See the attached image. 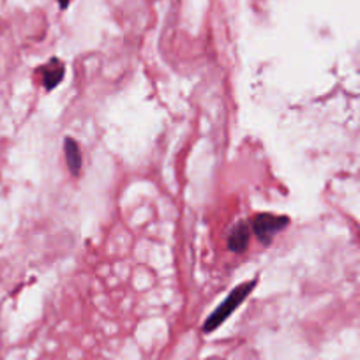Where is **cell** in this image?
Segmentation results:
<instances>
[{"label":"cell","instance_id":"1","mask_svg":"<svg viewBox=\"0 0 360 360\" xmlns=\"http://www.w3.org/2000/svg\"><path fill=\"white\" fill-rule=\"evenodd\" d=\"M255 286H256V281H249V283H244V285H238L237 288L231 290L230 295H228L226 299H224L223 302L217 306V309L214 311L209 318H207L205 325H203V332H212V330H216L219 325H223L224 321H226L228 318L233 314V311L237 309V307L240 306L245 299H248L249 293L252 292V288H255Z\"/></svg>","mask_w":360,"mask_h":360},{"label":"cell","instance_id":"2","mask_svg":"<svg viewBox=\"0 0 360 360\" xmlns=\"http://www.w3.org/2000/svg\"><path fill=\"white\" fill-rule=\"evenodd\" d=\"M290 224V219L286 216H274V214H259L252 219L251 230L255 237L258 238L262 244L269 245L274 238L276 233L285 230Z\"/></svg>","mask_w":360,"mask_h":360},{"label":"cell","instance_id":"3","mask_svg":"<svg viewBox=\"0 0 360 360\" xmlns=\"http://www.w3.org/2000/svg\"><path fill=\"white\" fill-rule=\"evenodd\" d=\"M39 76H41V83L46 90H53L55 86H58V83L62 82L65 75L64 64H62L58 58H51L50 62H46L44 65L39 68Z\"/></svg>","mask_w":360,"mask_h":360},{"label":"cell","instance_id":"4","mask_svg":"<svg viewBox=\"0 0 360 360\" xmlns=\"http://www.w3.org/2000/svg\"><path fill=\"white\" fill-rule=\"evenodd\" d=\"M249 240H251V226L248 223H238L231 230L230 238H228V245H230L231 251L242 252L248 249Z\"/></svg>","mask_w":360,"mask_h":360},{"label":"cell","instance_id":"5","mask_svg":"<svg viewBox=\"0 0 360 360\" xmlns=\"http://www.w3.org/2000/svg\"><path fill=\"white\" fill-rule=\"evenodd\" d=\"M64 154H65V162H68L69 172L75 176L79 175L82 172V152H79L78 143H76L72 138H65L64 140Z\"/></svg>","mask_w":360,"mask_h":360},{"label":"cell","instance_id":"6","mask_svg":"<svg viewBox=\"0 0 360 360\" xmlns=\"http://www.w3.org/2000/svg\"><path fill=\"white\" fill-rule=\"evenodd\" d=\"M58 4H60L62 9H65L69 6V0H58Z\"/></svg>","mask_w":360,"mask_h":360}]
</instances>
